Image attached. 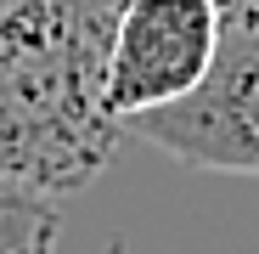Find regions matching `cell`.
<instances>
[{
    "mask_svg": "<svg viewBox=\"0 0 259 254\" xmlns=\"http://www.w3.org/2000/svg\"><path fill=\"white\" fill-rule=\"evenodd\" d=\"M107 0H0V175L68 198L113 164L124 130L102 107Z\"/></svg>",
    "mask_w": 259,
    "mask_h": 254,
    "instance_id": "cell-1",
    "label": "cell"
},
{
    "mask_svg": "<svg viewBox=\"0 0 259 254\" xmlns=\"http://www.w3.org/2000/svg\"><path fill=\"white\" fill-rule=\"evenodd\" d=\"M118 130L124 141H147L192 169L259 175V12L248 0L226 6L220 51H214V68L197 79V91L124 119Z\"/></svg>",
    "mask_w": 259,
    "mask_h": 254,
    "instance_id": "cell-2",
    "label": "cell"
},
{
    "mask_svg": "<svg viewBox=\"0 0 259 254\" xmlns=\"http://www.w3.org/2000/svg\"><path fill=\"white\" fill-rule=\"evenodd\" d=\"M226 0H124L113 12L102 107L113 124L181 102L214 68Z\"/></svg>",
    "mask_w": 259,
    "mask_h": 254,
    "instance_id": "cell-3",
    "label": "cell"
},
{
    "mask_svg": "<svg viewBox=\"0 0 259 254\" xmlns=\"http://www.w3.org/2000/svg\"><path fill=\"white\" fill-rule=\"evenodd\" d=\"M62 198L0 175V254H57Z\"/></svg>",
    "mask_w": 259,
    "mask_h": 254,
    "instance_id": "cell-4",
    "label": "cell"
},
{
    "mask_svg": "<svg viewBox=\"0 0 259 254\" xmlns=\"http://www.w3.org/2000/svg\"><path fill=\"white\" fill-rule=\"evenodd\" d=\"M107 6H113V12H118V6H124V0H107ZM226 6H237V0H226Z\"/></svg>",
    "mask_w": 259,
    "mask_h": 254,
    "instance_id": "cell-5",
    "label": "cell"
}]
</instances>
